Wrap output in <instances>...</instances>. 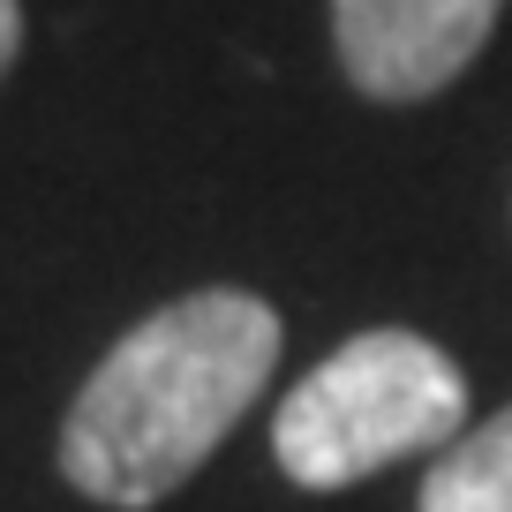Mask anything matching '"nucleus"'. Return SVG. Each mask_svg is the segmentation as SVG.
I'll return each instance as SVG.
<instances>
[{"instance_id": "f257e3e1", "label": "nucleus", "mask_w": 512, "mask_h": 512, "mask_svg": "<svg viewBox=\"0 0 512 512\" xmlns=\"http://www.w3.org/2000/svg\"><path fill=\"white\" fill-rule=\"evenodd\" d=\"M287 324L249 287H204L113 339L61 422V475L113 512L174 497L264 400Z\"/></svg>"}, {"instance_id": "f03ea898", "label": "nucleus", "mask_w": 512, "mask_h": 512, "mask_svg": "<svg viewBox=\"0 0 512 512\" xmlns=\"http://www.w3.org/2000/svg\"><path fill=\"white\" fill-rule=\"evenodd\" d=\"M467 430V369L422 332H354L272 415V452L302 490H354L445 452Z\"/></svg>"}, {"instance_id": "7ed1b4c3", "label": "nucleus", "mask_w": 512, "mask_h": 512, "mask_svg": "<svg viewBox=\"0 0 512 512\" xmlns=\"http://www.w3.org/2000/svg\"><path fill=\"white\" fill-rule=\"evenodd\" d=\"M505 0H332L339 68L377 106L437 98L475 68Z\"/></svg>"}, {"instance_id": "20e7f679", "label": "nucleus", "mask_w": 512, "mask_h": 512, "mask_svg": "<svg viewBox=\"0 0 512 512\" xmlns=\"http://www.w3.org/2000/svg\"><path fill=\"white\" fill-rule=\"evenodd\" d=\"M422 512H512V407L460 430L422 475Z\"/></svg>"}, {"instance_id": "39448f33", "label": "nucleus", "mask_w": 512, "mask_h": 512, "mask_svg": "<svg viewBox=\"0 0 512 512\" xmlns=\"http://www.w3.org/2000/svg\"><path fill=\"white\" fill-rule=\"evenodd\" d=\"M16 53H23V8H16V0H0V76L16 68Z\"/></svg>"}]
</instances>
